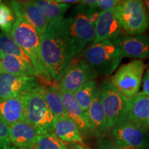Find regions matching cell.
<instances>
[{"label": "cell", "instance_id": "cell-1", "mask_svg": "<svg viewBox=\"0 0 149 149\" xmlns=\"http://www.w3.org/2000/svg\"><path fill=\"white\" fill-rule=\"evenodd\" d=\"M40 53L53 83H59L75 57L64 17L48 24L41 35Z\"/></svg>", "mask_w": 149, "mask_h": 149}, {"label": "cell", "instance_id": "cell-2", "mask_svg": "<svg viewBox=\"0 0 149 149\" xmlns=\"http://www.w3.org/2000/svg\"><path fill=\"white\" fill-rule=\"evenodd\" d=\"M10 37L29 56L37 78L43 86L53 85L51 76L43 64L40 53L41 35L22 18H16Z\"/></svg>", "mask_w": 149, "mask_h": 149}, {"label": "cell", "instance_id": "cell-3", "mask_svg": "<svg viewBox=\"0 0 149 149\" xmlns=\"http://www.w3.org/2000/svg\"><path fill=\"white\" fill-rule=\"evenodd\" d=\"M100 12L96 8L80 5L73 15L64 18L67 33L75 57L94 41L95 23Z\"/></svg>", "mask_w": 149, "mask_h": 149}, {"label": "cell", "instance_id": "cell-4", "mask_svg": "<svg viewBox=\"0 0 149 149\" xmlns=\"http://www.w3.org/2000/svg\"><path fill=\"white\" fill-rule=\"evenodd\" d=\"M124 58L116 39L92 43L85 50L84 59L98 75L109 77Z\"/></svg>", "mask_w": 149, "mask_h": 149}, {"label": "cell", "instance_id": "cell-5", "mask_svg": "<svg viewBox=\"0 0 149 149\" xmlns=\"http://www.w3.org/2000/svg\"><path fill=\"white\" fill-rule=\"evenodd\" d=\"M43 85L25 96V122L39 133H53L56 117L48 108L42 93Z\"/></svg>", "mask_w": 149, "mask_h": 149}, {"label": "cell", "instance_id": "cell-6", "mask_svg": "<svg viewBox=\"0 0 149 149\" xmlns=\"http://www.w3.org/2000/svg\"><path fill=\"white\" fill-rule=\"evenodd\" d=\"M122 29L128 35H143L149 26V15L142 1H120L115 8Z\"/></svg>", "mask_w": 149, "mask_h": 149}, {"label": "cell", "instance_id": "cell-7", "mask_svg": "<svg viewBox=\"0 0 149 149\" xmlns=\"http://www.w3.org/2000/svg\"><path fill=\"white\" fill-rule=\"evenodd\" d=\"M146 65L141 60L134 59L122 65L108 81L128 100H133L139 93Z\"/></svg>", "mask_w": 149, "mask_h": 149}, {"label": "cell", "instance_id": "cell-8", "mask_svg": "<svg viewBox=\"0 0 149 149\" xmlns=\"http://www.w3.org/2000/svg\"><path fill=\"white\" fill-rule=\"evenodd\" d=\"M100 92L108 126L111 129L117 124L126 120L132 100L124 97L108 80L102 84Z\"/></svg>", "mask_w": 149, "mask_h": 149}, {"label": "cell", "instance_id": "cell-9", "mask_svg": "<svg viewBox=\"0 0 149 149\" xmlns=\"http://www.w3.org/2000/svg\"><path fill=\"white\" fill-rule=\"evenodd\" d=\"M113 142L121 149H145V130L133 123L124 121L111 128Z\"/></svg>", "mask_w": 149, "mask_h": 149}, {"label": "cell", "instance_id": "cell-10", "mask_svg": "<svg viewBox=\"0 0 149 149\" xmlns=\"http://www.w3.org/2000/svg\"><path fill=\"white\" fill-rule=\"evenodd\" d=\"M35 77H22L3 72L0 74V100L24 96L42 86Z\"/></svg>", "mask_w": 149, "mask_h": 149}, {"label": "cell", "instance_id": "cell-11", "mask_svg": "<svg viewBox=\"0 0 149 149\" xmlns=\"http://www.w3.org/2000/svg\"><path fill=\"white\" fill-rule=\"evenodd\" d=\"M97 77V74L82 59L72 63L61 77L58 87L59 89L73 94L86 83L95 80Z\"/></svg>", "mask_w": 149, "mask_h": 149}, {"label": "cell", "instance_id": "cell-12", "mask_svg": "<svg viewBox=\"0 0 149 149\" xmlns=\"http://www.w3.org/2000/svg\"><path fill=\"white\" fill-rule=\"evenodd\" d=\"M9 7L16 18H22L35 28L42 35L48 22L33 1H10Z\"/></svg>", "mask_w": 149, "mask_h": 149}, {"label": "cell", "instance_id": "cell-13", "mask_svg": "<svg viewBox=\"0 0 149 149\" xmlns=\"http://www.w3.org/2000/svg\"><path fill=\"white\" fill-rule=\"evenodd\" d=\"M95 37L93 43L113 40L119 37L122 27L117 18L115 8L100 11L95 23Z\"/></svg>", "mask_w": 149, "mask_h": 149}, {"label": "cell", "instance_id": "cell-14", "mask_svg": "<svg viewBox=\"0 0 149 149\" xmlns=\"http://www.w3.org/2000/svg\"><path fill=\"white\" fill-rule=\"evenodd\" d=\"M115 39L124 57L140 60L149 57L148 35H125Z\"/></svg>", "mask_w": 149, "mask_h": 149}, {"label": "cell", "instance_id": "cell-15", "mask_svg": "<svg viewBox=\"0 0 149 149\" xmlns=\"http://www.w3.org/2000/svg\"><path fill=\"white\" fill-rule=\"evenodd\" d=\"M39 135L36 128L26 122H19L10 127V139L15 148L35 149Z\"/></svg>", "mask_w": 149, "mask_h": 149}, {"label": "cell", "instance_id": "cell-16", "mask_svg": "<svg viewBox=\"0 0 149 149\" xmlns=\"http://www.w3.org/2000/svg\"><path fill=\"white\" fill-rule=\"evenodd\" d=\"M91 135L103 137L109 129L107 117L102 107L100 88L95 93L91 106L85 112Z\"/></svg>", "mask_w": 149, "mask_h": 149}, {"label": "cell", "instance_id": "cell-17", "mask_svg": "<svg viewBox=\"0 0 149 149\" xmlns=\"http://www.w3.org/2000/svg\"><path fill=\"white\" fill-rule=\"evenodd\" d=\"M26 95L0 100V120L9 127L25 122Z\"/></svg>", "mask_w": 149, "mask_h": 149}, {"label": "cell", "instance_id": "cell-18", "mask_svg": "<svg viewBox=\"0 0 149 149\" xmlns=\"http://www.w3.org/2000/svg\"><path fill=\"white\" fill-rule=\"evenodd\" d=\"M126 121L144 130H149V95L139 92L132 100Z\"/></svg>", "mask_w": 149, "mask_h": 149}, {"label": "cell", "instance_id": "cell-19", "mask_svg": "<svg viewBox=\"0 0 149 149\" xmlns=\"http://www.w3.org/2000/svg\"><path fill=\"white\" fill-rule=\"evenodd\" d=\"M66 115L77 124L81 134L90 133V127L87 122L85 112L78 104L72 93L59 89Z\"/></svg>", "mask_w": 149, "mask_h": 149}, {"label": "cell", "instance_id": "cell-20", "mask_svg": "<svg viewBox=\"0 0 149 149\" xmlns=\"http://www.w3.org/2000/svg\"><path fill=\"white\" fill-rule=\"evenodd\" d=\"M53 133L66 142H82V136L77 124L68 115L56 119Z\"/></svg>", "mask_w": 149, "mask_h": 149}, {"label": "cell", "instance_id": "cell-21", "mask_svg": "<svg viewBox=\"0 0 149 149\" xmlns=\"http://www.w3.org/2000/svg\"><path fill=\"white\" fill-rule=\"evenodd\" d=\"M0 62L5 72L22 77H37L32 65L13 55L0 53Z\"/></svg>", "mask_w": 149, "mask_h": 149}, {"label": "cell", "instance_id": "cell-22", "mask_svg": "<svg viewBox=\"0 0 149 149\" xmlns=\"http://www.w3.org/2000/svg\"><path fill=\"white\" fill-rule=\"evenodd\" d=\"M45 17L48 24L64 17V14L71 6L70 4L56 2L55 0L33 1Z\"/></svg>", "mask_w": 149, "mask_h": 149}, {"label": "cell", "instance_id": "cell-23", "mask_svg": "<svg viewBox=\"0 0 149 149\" xmlns=\"http://www.w3.org/2000/svg\"><path fill=\"white\" fill-rule=\"evenodd\" d=\"M42 93L48 108L56 119L67 115L58 86L53 85L43 86Z\"/></svg>", "mask_w": 149, "mask_h": 149}, {"label": "cell", "instance_id": "cell-24", "mask_svg": "<svg viewBox=\"0 0 149 149\" xmlns=\"http://www.w3.org/2000/svg\"><path fill=\"white\" fill-rule=\"evenodd\" d=\"M0 53L13 55L33 66L29 56L14 42L10 35L3 33H0Z\"/></svg>", "mask_w": 149, "mask_h": 149}, {"label": "cell", "instance_id": "cell-25", "mask_svg": "<svg viewBox=\"0 0 149 149\" xmlns=\"http://www.w3.org/2000/svg\"><path fill=\"white\" fill-rule=\"evenodd\" d=\"M97 89L96 81L92 80L86 83L73 93L74 99L84 112L86 111L91 106Z\"/></svg>", "mask_w": 149, "mask_h": 149}, {"label": "cell", "instance_id": "cell-26", "mask_svg": "<svg viewBox=\"0 0 149 149\" xmlns=\"http://www.w3.org/2000/svg\"><path fill=\"white\" fill-rule=\"evenodd\" d=\"M35 149H68L64 141L53 133L40 134L37 137Z\"/></svg>", "mask_w": 149, "mask_h": 149}, {"label": "cell", "instance_id": "cell-27", "mask_svg": "<svg viewBox=\"0 0 149 149\" xmlns=\"http://www.w3.org/2000/svg\"><path fill=\"white\" fill-rule=\"evenodd\" d=\"M15 18L9 6L4 3L0 4V29L3 33L10 35Z\"/></svg>", "mask_w": 149, "mask_h": 149}, {"label": "cell", "instance_id": "cell-28", "mask_svg": "<svg viewBox=\"0 0 149 149\" xmlns=\"http://www.w3.org/2000/svg\"><path fill=\"white\" fill-rule=\"evenodd\" d=\"M0 149H15L10 139V127L0 120Z\"/></svg>", "mask_w": 149, "mask_h": 149}, {"label": "cell", "instance_id": "cell-29", "mask_svg": "<svg viewBox=\"0 0 149 149\" xmlns=\"http://www.w3.org/2000/svg\"><path fill=\"white\" fill-rule=\"evenodd\" d=\"M120 2L119 0H96L95 8L99 11L109 10L115 8Z\"/></svg>", "mask_w": 149, "mask_h": 149}, {"label": "cell", "instance_id": "cell-30", "mask_svg": "<svg viewBox=\"0 0 149 149\" xmlns=\"http://www.w3.org/2000/svg\"><path fill=\"white\" fill-rule=\"evenodd\" d=\"M96 149H121L113 141L105 136L98 137Z\"/></svg>", "mask_w": 149, "mask_h": 149}, {"label": "cell", "instance_id": "cell-31", "mask_svg": "<svg viewBox=\"0 0 149 149\" xmlns=\"http://www.w3.org/2000/svg\"><path fill=\"white\" fill-rule=\"evenodd\" d=\"M142 82V90L140 93L146 95H149V69L145 72Z\"/></svg>", "mask_w": 149, "mask_h": 149}, {"label": "cell", "instance_id": "cell-32", "mask_svg": "<svg viewBox=\"0 0 149 149\" xmlns=\"http://www.w3.org/2000/svg\"><path fill=\"white\" fill-rule=\"evenodd\" d=\"M56 2L66 3V4H74V3H79L80 1L78 0H55Z\"/></svg>", "mask_w": 149, "mask_h": 149}, {"label": "cell", "instance_id": "cell-33", "mask_svg": "<svg viewBox=\"0 0 149 149\" xmlns=\"http://www.w3.org/2000/svg\"><path fill=\"white\" fill-rule=\"evenodd\" d=\"M143 3H144L145 8H146L147 12L149 15V0H144V1H142Z\"/></svg>", "mask_w": 149, "mask_h": 149}, {"label": "cell", "instance_id": "cell-34", "mask_svg": "<svg viewBox=\"0 0 149 149\" xmlns=\"http://www.w3.org/2000/svg\"><path fill=\"white\" fill-rule=\"evenodd\" d=\"M3 72H4V70H3V67H2V66H1V62H0V74L3 73Z\"/></svg>", "mask_w": 149, "mask_h": 149}, {"label": "cell", "instance_id": "cell-35", "mask_svg": "<svg viewBox=\"0 0 149 149\" xmlns=\"http://www.w3.org/2000/svg\"><path fill=\"white\" fill-rule=\"evenodd\" d=\"M76 149H88V148H84V147H82V146H79L77 147V148Z\"/></svg>", "mask_w": 149, "mask_h": 149}, {"label": "cell", "instance_id": "cell-36", "mask_svg": "<svg viewBox=\"0 0 149 149\" xmlns=\"http://www.w3.org/2000/svg\"><path fill=\"white\" fill-rule=\"evenodd\" d=\"M1 1H0V4H1Z\"/></svg>", "mask_w": 149, "mask_h": 149}]
</instances>
